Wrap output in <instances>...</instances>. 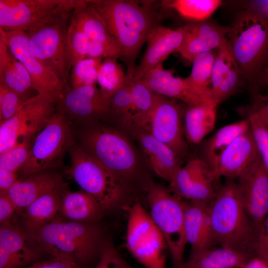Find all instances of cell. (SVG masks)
<instances>
[{"instance_id": "cell-1", "label": "cell", "mask_w": 268, "mask_h": 268, "mask_svg": "<svg viewBox=\"0 0 268 268\" xmlns=\"http://www.w3.org/2000/svg\"><path fill=\"white\" fill-rule=\"evenodd\" d=\"M213 246L256 256L260 233L240 199L236 180L226 181L209 205Z\"/></svg>"}, {"instance_id": "cell-2", "label": "cell", "mask_w": 268, "mask_h": 268, "mask_svg": "<svg viewBox=\"0 0 268 268\" xmlns=\"http://www.w3.org/2000/svg\"><path fill=\"white\" fill-rule=\"evenodd\" d=\"M90 2L103 19L126 64V74H134L136 58L156 26L148 8L133 0H93Z\"/></svg>"}, {"instance_id": "cell-3", "label": "cell", "mask_w": 268, "mask_h": 268, "mask_svg": "<svg viewBox=\"0 0 268 268\" xmlns=\"http://www.w3.org/2000/svg\"><path fill=\"white\" fill-rule=\"evenodd\" d=\"M50 257L69 256L83 268L97 263L105 238L97 223L68 220L59 214L51 222L30 233Z\"/></svg>"}, {"instance_id": "cell-4", "label": "cell", "mask_w": 268, "mask_h": 268, "mask_svg": "<svg viewBox=\"0 0 268 268\" xmlns=\"http://www.w3.org/2000/svg\"><path fill=\"white\" fill-rule=\"evenodd\" d=\"M78 0H68L64 5L25 33L32 53L69 89L71 69L67 32L72 12Z\"/></svg>"}, {"instance_id": "cell-5", "label": "cell", "mask_w": 268, "mask_h": 268, "mask_svg": "<svg viewBox=\"0 0 268 268\" xmlns=\"http://www.w3.org/2000/svg\"><path fill=\"white\" fill-rule=\"evenodd\" d=\"M227 38L243 80L255 85L268 65V21L247 9L238 14Z\"/></svg>"}, {"instance_id": "cell-6", "label": "cell", "mask_w": 268, "mask_h": 268, "mask_svg": "<svg viewBox=\"0 0 268 268\" xmlns=\"http://www.w3.org/2000/svg\"><path fill=\"white\" fill-rule=\"evenodd\" d=\"M146 199L149 215L164 238L173 268H179L184 262V253L188 244L184 227L185 201L154 183L148 187Z\"/></svg>"}, {"instance_id": "cell-7", "label": "cell", "mask_w": 268, "mask_h": 268, "mask_svg": "<svg viewBox=\"0 0 268 268\" xmlns=\"http://www.w3.org/2000/svg\"><path fill=\"white\" fill-rule=\"evenodd\" d=\"M68 153L69 173L81 190L95 199L106 212L118 206L124 194L121 180L79 145L74 144Z\"/></svg>"}, {"instance_id": "cell-8", "label": "cell", "mask_w": 268, "mask_h": 268, "mask_svg": "<svg viewBox=\"0 0 268 268\" xmlns=\"http://www.w3.org/2000/svg\"><path fill=\"white\" fill-rule=\"evenodd\" d=\"M80 147L121 180L134 174L137 158L134 148L123 134L115 130L95 128L82 133Z\"/></svg>"}, {"instance_id": "cell-9", "label": "cell", "mask_w": 268, "mask_h": 268, "mask_svg": "<svg viewBox=\"0 0 268 268\" xmlns=\"http://www.w3.org/2000/svg\"><path fill=\"white\" fill-rule=\"evenodd\" d=\"M70 122L57 110L32 142L29 157L18 172L19 178L62 165L67 152L74 144Z\"/></svg>"}, {"instance_id": "cell-10", "label": "cell", "mask_w": 268, "mask_h": 268, "mask_svg": "<svg viewBox=\"0 0 268 268\" xmlns=\"http://www.w3.org/2000/svg\"><path fill=\"white\" fill-rule=\"evenodd\" d=\"M126 243L131 254L146 268H165L168 248L164 238L138 202L129 210Z\"/></svg>"}, {"instance_id": "cell-11", "label": "cell", "mask_w": 268, "mask_h": 268, "mask_svg": "<svg viewBox=\"0 0 268 268\" xmlns=\"http://www.w3.org/2000/svg\"><path fill=\"white\" fill-rule=\"evenodd\" d=\"M56 111V103L47 95L37 93L27 99L12 117L0 124V153L31 140Z\"/></svg>"}, {"instance_id": "cell-12", "label": "cell", "mask_w": 268, "mask_h": 268, "mask_svg": "<svg viewBox=\"0 0 268 268\" xmlns=\"http://www.w3.org/2000/svg\"><path fill=\"white\" fill-rule=\"evenodd\" d=\"M0 38L29 73L34 90L50 96L57 105L65 95V87L55 73L32 53L26 34L0 29Z\"/></svg>"}, {"instance_id": "cell-13", "label": "cell", "mask_w": 268, "mask_h": 268, "mask_svg": "<svg viewBox=\"0 0 268 268\" xmlns=\"http://www.w3.org/2000/svg\"><path fill=\"white\" fill-rule=\"evenodd\" d=\"M186 108L175 99L154 93L153 106L144 130L171 148L180 159L187 150L183 127Z\"/></svg>"}, {"instance_id": "cell-14", "label": "cell", "mask_w": 268, "mask_h": 268, "mask_svg": "<svg viewBox=\"0 0 268 268\" xmlns=\"http://www.w3.org/2000/svg\"><path fill=\"white\" fill-rule=\"evenodd\" d=\"M44 254L19 215L0 224V268H22L42 260Z\"/></svg>"}, {"instance_id": "cell-15", "label": "cell", "mask_w": 268, "mask_h": 268, "mask_svg": "<svg viewBox=\"0 0 268 268\" xmlns=\"http://www.w3.org/2000/svg\"><path fill=\"white\" fill-rule=\"evenodd\" d=\"M236 181L242 202L260 236L268 213V169L261 156Z\"/></svg>"}, {"instance_id": "cell-16", "label": "cell", "mask_w": 268, "mask_h": 268, "mask_svg": "<svg viewBox=\"0 0 268 268\" xmlns=\"http://www.w3.org/2000/svg\"><path fill=\"white\" fill-rule=\"evenodd\" d=\"M68 0H0V29L26 32Z\"/></svg>"}, {"instance_id": "cell-17", "label": "cell", "mask_w": 268, "mask_h": 268, "mask_svg": "<svg viewBox=\"0 0 268 268\" xmlns=\"http://www.w3.org/2000/svg\"><path fill=\"white\" fill-rule=\"evenodd\" d=\"M216 180L213 170L202 158H194L178 171L169 183L170 189L181 198L209 205L217 192L214 186Z\"/></svg>"}, {"instance_id": "cell-18", "label": "cell", "mask_w": 268, "mask_h": 268, "mask_svg": "<svg viewBox=\"0 0 268 268\" xmlns=\"http://www.w3.org/2000/svg\"><path fill=\"white\" fill-rule=\"evenodd\" d=\"M68 121H86L108 113V100L101 94L96 84L69 88L57 105Z\"/></svg>"}, {"instance_id": "cell-19", "label": "cell", "mask_w": 268, "mask_h": 268, "mask_svg": "<svg viewBox=\"0 0 268 268\" xmlns=\"http://www.w3.org/2000/svg\"><path fill=\"white\" fill-rule=\"evenodd\" d=\"M140 79L153 93L179 100L187 106L204 104L217 105L194 88L186 78L174 76L170 70L165 69L163 64L151 68Z\"/></svg>"}, {"instance_id": "cell-20", "label": "cell", "mask_w": 268, "mask_h": 268, "mask_svg": "<svg viewBox=\"0 0 268 268\" xmlns=\"http://www.w3.org/2000/svg\"><path fill=\"white\" fill-rule=\"evenodd\" d=\"M186 25L176 29L155 26L149 33L147 48L138 65L135 67L134 78L140 79L144 74L163 61L174 51H177L183 41Z\"/></svg>"}, {"instance_id": "cell-21", "label": "cell", "mask_w": 268, "mask_h": 268, "mask_svg": "<svg viewBox=\"0 0 268 268\" xmlns=\"http://www.w3.org/2000/svg\"><path fill=\"white\" fill-rule=\"evenodd\" d=\"M186 25L183 41L177 52L191 63L199 54L218 49L227 40L230 29V26L205 20Z\"/></svg>"}, {"instance_id": "cell-22", "label": "cell", "mask_w": 268, "mask_h": 268, "mask_svg": "<svg viewBox=\"0 0 268 268\" xmlns=\"http://www.w3.org/2000/svg\"><path fill=\"white\" fill-rule=\"evenodd\" d=\"M242 80L239 67L227 39L218 48L213 67L211 94L214 102L218 105L230 97Z\"/></svg>"}, {"instance_id": "cell-23", "label": "cell", "mask_w": 268, "mask_h": 268, "mask_svg": "<svg viewBox=\"0 0 268 268\" xmlns=\"http://www.w3.org/2000/svg\"><path fill=\"white\" fill-rule=\"evenodd\" d=\"M65 183L55 170H44L19 178L9 189L7 195L20 215L39 197Z\"/></svg>"}, {"instance_id": "cell-24", "label": "cell", "mask_w": 268, "mask_h": 268, "mask_svg": "<svg viewBox=\"0 0 268 268\" xmlns=\"http://www.w3.org/2000/svg\"><path fill=\"white\" fill-rule=\"evenodd\" d=\"M184 227L187 243L191 246L188 259L213 248L209 204L200 201H185Z\"/></svg>"}, {"instance_id": "cell-25", "label": "cell", "mask_w": 268, "mask_h": 268, "mask_svg": "<svg viewBox=\"0 0 268 268\" xmlns=\"http://www.w3.org/2000/svg\"><path fill=\"white\" fill-rule=\"evenodd\" d=\"M260 156L249 128L222 154L215 173L216 179L224 177L236 180Z\"/></svg>"}, {"instance_id": "cell-26", "label": "cell", "mask_w": 268, "mask_h": 268, "mask_svg": "<svg viewBox=\"0 0 268 268\" xmlns=\"http://www.w3.org/2000/svg\"><path fill=\"white\" fill-rule=\"evenodd\" d=\"M154 172L169 182L182 167L180 158L169 146L144 130H133Z\"/></svg>"}, {"instance_id": "cell-27", "label": "cell", "mask_w": 268, "mask_h": 268, "mask_svg": "<svg viewBox=\"0 0 268 268\" xmlns=\"http://www.w3.org/2000/svg\"><path fill=\"white\" fill-rule=\"evenodd\" d=\"M68 188L62 186L42 195L29 205L19 215L22 225L30 233L39 230L52 220L59 213L63 194Z\"/></svg>"}, {"instance_id": "cell-28", "label": "cell", "mask_w": 268, "mask_h": 268, "mask_svg": "<svg viewBox=\"0 0 268 268\" xmlns=\"http://www.w3.org/2000/svg\"><path fill=\"white\" fill-rule=\"evenodd\" d=\"M106 211L92 196L82 190L64 192L58 214L70 221L97 223Z\"/></svg>"}, {"instance_id": "cell-29", "label": "cell", "mask_w": 268, "mask_h": 268, "mask_svg": "<svg viewBox=\"0 0 268 268\" xmlns=\"http://www.w3.org/2000/svg\"><path fill=\"white\" fill-rule=\"evenodd\" d=\"M0 85L27 99L32 97L31 93L34 89L29 73L0 38Z\"/></svg>"}, {"instance_id": "cell-30", "label": "cell", "mask_w": 268, "mask_h": 268, "mask_svg": "<svg viewBox=\"0 0 268 268\" xmlns=\"http://www.w3.org/2000/svg\"><path fill=\"white\" fill-rule=\"evenodd\" d=\"M72 19L90 40L104 44L119 52L103 19L90 0H78Z\"/></svg>"}, {"instance_id": "cell-31", "label": "cell", "mask_w": 268, "mask_h": 268, "mask_svg": "<svg viewBox=\"0 0 268 268\" xmlns=\"http://www.w3.org/2000/svg\"><path fill=\"white\" fill-rule=\"evenodd\" d=\"M254 256L229 248H212L188 259L179 268H244Z\"/></svg>"}, {"instance_id": "cell-32", "label": "cell", "mask_w": 268, "mask_h": 268, "mask_svg": "<svg viewBox=\"0 0 268 268\" xmlns=\"http://www.w3.org/2000/svg\"><path fill=\"white\" fill-rule=\"evenodd\" d=\"M217 105L204 104L187 106L183 118L185 136L193 143L201 142L214 127Z\"/></svg>"}, {"instance_id": "cell-33", "label": "cell", "mask_w": 268, "mask_h": 268, "mask_svg": "<svg viewBox=\"0 0 268 268\" xmlns=\"http://www.w3.org/2000/svg\"><path fill=\"white\" fill-rule=\"evenodd\" d=\"M249 130L248 120L243 119L221 128L204 142L201 158L208 164L214 175L225 150L235 138Z\"/></svg>"}, {"instance_id": "cell-34", "label": "cell", "mask_w": 268, "mask_h": 268, "mask_svg": "<svg viewBox=\"0 0 268 268\" xmlns=\"http://www.w3.org/2000/svg\"><path fill=\"white\" fill-rule=\"evenodd\" d=\"M132 105L129 113L122 118L133 130H144L147 126L154 98L153 93L141 79L133 78L132 85Z\"/></svg>"}, {"instance_id": "cell-35", "label": "cell", "mask_w": 268, "mask_h": 268, "mask_svg": "<svg viewBox=\"0 0 268 268\" xmlns=\"http://www.w3.org/2000/svg\"><path fill=\"white\" fill-rule=\"evenodd\" d=\"M216 55L213 51L197 55L192 62L191 72L186 78L194 88L213 102L211 94V79Z\"/></svg>"}, {"instance_id": "cell-36", "label": "cell", "mask_w": 268, "mask_h": 268, "mask_svg": "<svg viewBox=\"0 0 268 268\" xmlns=\"http://www.w3.org/2000/svg\"><path fill=\"white\" fill-rule=\"evenodd\" d=\"M116 57H108L103 60L99 70L97 83L103 97L107 100L125 84L127 75L125 74Z\"/></svg>"}, {"instance_id": "cell-37", "label": "cell", "mask_w": 268, "mask_h": 268, "mask_svg": "<svg viewBox=\"0 0 268 268\" xmlns=\"http://www.w3.org/2000/svg\"><path fill=\"white\" fill-rule=\"evenodd\" d=\"M163 6L173 8L182 16L190 19L203 21L222 4L219 0H175L162 1Z\"/></svg>"}, {"instance_id": "cell-38", "label": "cell", "mask_w": 268, "mask_h": 268, "mask_svg": "<svg viewBox=\"0 0 268 268\" xmlns=\"http://www.w3.org/2000/svg\"><path fill=\"white\" fill-rule=\"evenodd\" d=\"M103 60L102 59L86 58L78 62L71 69L70 88L96 84Z\"/></svg>"}, {"instance_id": "cell-39", "label": "cell", "mask_w": 268, "mask_h": 268, "mask_svg": "<svg viewBox=\"0 0 268 268\" xmlns=\"http://www.w3.org/2000/svg\"><path fill=\"white\" fill-rule=\"evenodd\" d=\"M246 119L260 155L268 169V128L253 104L247 109Z\"/></svg>"}, {"instance_id": "cell-40", "label": "cell", "mask_w": 268, "mask_h": 268, "mask_svg": "<svg viewBox=\"0 0 268 268\" xmlns=\"http://www.w3.org/2000/svg\"><path fill=\"white\" fill-rule=\"evenodd\" d=\"M90 39L72 19L67 32V49L71 67L86 57Z\"/></svg>"}, {"instance_id": "cell-41", "label": "cell", "mask_w": 268, "mask_h": 268, "mask_svg": "<svg viewBox=\"0 0 268 268\" xmlns=\"http://www.w3.org/2000/svg\"><path fill=\"white\" fill-rule=\"evenodd\" d=\"M32 142L18 144L0 153V168L18 173L29 157Z\"/></svg>"}, {"instance_id": "cell-42", "label": "cell", "mask_w": 268, "mask_h": 268, "mask_svg": "<svg viewBox=\"0 0 268 268\" xmlns=\"http://www.w3.org/2000/svg\"><path fill=\"white\" fill-rule=\"evenodd\" d=\"M126 75L127 79L124 85L108 100V113H113L122 118L129 113L133 102L132 85L134 75Z\"/></svg>"}, {"instance_id": "cell-43", "label": "cell", "mask_w": 268, "mask_h": 268, "mask_svg": "<svg viewBox=\"0 0 268 268\" xmlns=\"http://www.w3.org/2000/svg\"><path fill=\"white\" fill-rule=\"evenodd\" d=\"M27 99L0 85V124L12 117Z\"/></svg>"}, {"instance_id": "cell-44", "label": "cell", "mask_w": 268, "mask_h": 268, "mask_svg": "<svg viewBox=\"0 0 268 268\" xmlns=\"http://www.w3.org/2000/svg\"><path fill=\"white\" fill-rule=\"evenodd\" d=\"M94 268H132L121 256L113 242L105 239L99 260Z\"/></svg>"}, {"instance_id": "cell-45", "label": "cell", "mask_w": 268, "mask_h": 268, "mask_svg": "<svg viewBox=\"0 0 268 268\" xmlns=\"http://www.w3.org/2000/svg\"><path fill=\"white\" fill-rule=\"evenodd\" d=\"M22 268H83L71 257L59 254L41 260Z\"/></svg>"}, {"instance_id": "cell-46", "label": "cell", "mask_w": 268, "mask_h": 268, "mask_svg": "<svg viewBox=\"0 0 268 268\" xmlns=\"http://www.w3.org/2000/svg\"><path fill=\"white\" fill-rule=\"evenodd\" d=\"M86 57L103 60L108 57L120 58V53L104 44L90 40L87 45Z\"/></svg>"}, {"instance_id": "cell-47", "label": "cell", "mask_w": 268, "mask_h": 268, "mask_svg": "<svg viewBox=\"0 0 268 268\" xmlns=\"http://www.w3.org/2000/svg\"><path fill=\"white\" fill-rule=\"evenodd\" d=\"M18 215L16 208L8 195L0 196V224Z\"/></svg>"}, {"instance_id": "cell-48", "label": "cell", "mask_w": 268, "mask_h": 268, "mask_svg": "<svg viewBox=\"0 0 268 268\" xmlns=\"http://www.w3.org/2000/svg\"><path fill=\"white\" fill-rule=\"evenodd\" d=\"M18 179L17 173L0 168V196L7 194L9 189Z\"/></svg>"}, {"instance_id": "cell-49", "label": "cell", "mask_w": 268, "mask_h": 268, "mask_svg": "<svg viewBox=\"0 0 268 268\" xmlns=\"http://www.w3.org/2000/svg\"><path fill=\"white\" fill-rule=\"evenodd\" d=\"M268 255V213L261 232L256 256L265 258Z\"/></svg>"}, {"instance_id": "cell-50", "label": "cell", "mask_w": 268, "mask_h": 268, "mask_svg": "<svg viewBox=\"0 0 268 268\" xmlns=\"http://www.w3.org/2000/svg\"><path fill=\"white\" fill-rule=\"evenodd\" d=\"M253 104L268 128V98L257 95Z\"/></svg>"}, {"instance_id": "cell-51", "label": "cell", "mask_w": 268, "mask_h": 268, "mask_svg": "<svg viewBox=\"0 0 268 268\" xmlns=\"http://www.w3.org/2000/svg\"><path fill=\"white\" fill-rule=\"evenodd\" d=\"M268 21V0H253L248 8Z\"/></svg>"}, {"instance_id": "cell-52", "label": "cell", "mask_w": 268, "mask_h": 268, "mask_svg": "<svg viewBox=\"0 0 268 268\" xmlns=\"http://www.w3.org/2000/svg\"><path fill=\"white\" fill-rule=\"evenodd\" d=\"M244 268H268V263L264 259L255 256L246 263Z\"/></svg>"}, {"instance_id": "cell-53", "label": "cell", "mask_w": 268, "mask_h": 268, "mask_svg": "<svg viewBox=\"0 0 268 268\" xmlns=\"http://www.w3.org/2000/svg\"><path fill=\"white\" fill-rule=\"evenodd\" d=\"M255 85L256 89L260 87L268 86V65L259 77Z\"/></svg>"}, {"instance_id": "cell-54", "label": "cell", "mask_w": 268, "mask_h": 268, "mask_svg": "<svg viewBox=\"0 0 268 268\" xmlns=\"http://www.w3.org/2000/svg\"><path fill=\"white\" fill-rule=\"evenodd\" d=\"M263 259H264L268 263V255H267L265 258H263Z\"/></svg>"}]
</instances>
